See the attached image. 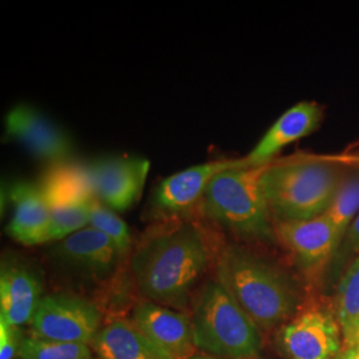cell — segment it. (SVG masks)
Segmentation results:
<instances>
[{
	"label": "cell",
	"instance_id": "1",
	"mask_svg": "<svg viewBox=\"0 0 359 359\" xmlns=\"http://www.w3.org/2000/svg\"><path fill=\"white\" fill-rule=\"evenodd\" d=\"M209 264L205 237L192 222H177L147 237L130 261L147 301L182 310Z\"/></svg>",
	"mask_w": 359,
	"mask_h": 359
},
{
	"label": "cell",
	"instance_id": "2",
	"mask_svg": "<svg viewBox=\"0 0 359 359\" xmlns=\"http://www.w3.org/2000/svg\"><path fill=\"white\" fill-rule=\"evenodd\" d=\"M216 280L262 330L290 321L299 306L297 286L285 271L238 246L224 249Z\"/></svg>",
	"mask_w": 359,
	"mask_h": 359
},
{
	"label": "cell",
	"instance_id": "3",
	"mask_svg": "<svg viewBox=\"0 0 359 359\" xmlns=\"http://www.w3.org/2000/svg\"><path fill=\"white\" fill-rule=\"evenodd\" d=\"M342 181L335 163L318 157L271 161L262 168L261 189L274 222L325 215Z\"/></svg>",
	"mask_w": 359,
	"mask_h": 359
},
{
	"label": "cell",
	"instance_id": "4",
	"mask_svg": "<svg viewBox=\"0 0 359 359\" xmlns=\"http://www.w3.org/2000/svg\"><path fill=\"white\" fill-rule=\"evenodd\" d=\"M264 167L231 168L212 180L198 204L204 217L252 241L277 240L276 224L261 189Z\"/></svg>",
	"mask_w": 359,
	"mask_h": 359
},
{
	"label": "cell",
	"instance_id": "5",
	"mask_svg": "<svg viewBox=\"0 0 359 359\" xmlns=\"http://www.w3.org/2000/svg\"><path fill=\"white\" fill-rule=\"evenodd\" d=\"M197 348L215 357L256 358L262 346L259 329L217 280L203 286L193 304Z\"/></svg>",
	"mask_w": 359,
	"mask_h": 359
},
{
	"label": "cell",
	"instance_id": "6",
	"mask_svg": "<svg viewBox=\"0 0 359 359\" xmlns=\"http://www.w3.org/2000/svg\"><path fill=\"white\" fill-rule=\"evenodd\" d=\"M102 317L90 302L71 295L41 297L29 322V337L90 345L100 332Z\"/></svg>",
	"mask_w": 359,
	"mask_h": 359
},
{
	"label": "cell",
	"instance_id": "7",
	"mask_svg": "<svg viewBox=\"0 0 359 359\" xmlns=\"http://www.w3.org/2000/svg\"><path fill=\"white\" fill-rule=\"evenodd\" d=\"M277 341L287 359H335L344 348L337 317L321 308L295 314L281 327Z\"/></svg>",
	"mask_w": 359,
	"mask_h": 359
},
{
	"label": "cell",
	"instance_id": "8",
	"mask_svg": "<svg viewBox=\"0 0 359 359\" xmlns=\"http://www.w3.org/2000/svg\"><path fill=\"white\" fill-rule=\"evenodd\" d=\"M132 322L163 359H191L198 350L192 318L179 310L144 301L133 309Z\"/></svg>",
	"mask_w": 359,
	"mask_h": 359
},
{
	"label": "cell",
	"instance_id": "9",
	"mask_svg": "<svg viewBox=\"0 0 359 359\" xmlns=\"http://www.w3.org/2000/svg\"><path fill=\"white\" fill-rule=\"evenodd\" d=\"M151 163L140 157H104L88 165L95 197L116 213L128 210L142 196Z\"/></svg>",
	"mask_w": 359,
	"mask_h": 359
},
{
	"label": "cell",
	"instance_id": "10",
	"mask_svg": "<svg viewBox=\"0 0 359 359\" xmlns=\"http://www.w3.org/2000/svg\"><path fill=\"white\" fill-rule=\"evenodd\" d=\"M6 133L28 152L53 164L67 163L74 154V145L65 130L26 104L16 105L7 114Z\"/></svg>",
	"mask_w": 359,
	"mask_h": 359
},
{
	"label": "cell",
	"instance_id": "11",
	"mask_svg": "<svg viewBox=\"0 0 359 359\" xmlns=\"http://www.w3.org/2000/svg\"><path fill=\"white\" fill-rule=\"evenodd\" d=\"M276 224V236L304 269H320L333 258L339 241L333 224L325 215L301 221Z\"/></svg>",
	"mask_w": 359,
	"mask_h": 359
},
{
	"label": "cell",
	"instance_id": "12",
	"mask_svg": "<svg viewBox=\"0 0 359 359\" xmlns=\"http://www.w3.org/2000/svg\"><path fill=\"white\" fill-rule=\"evenodd\" d=\"M248 164L246 158L216 160L184 169L163 180L154 193V205L169 215L187 213L198 206L209 182L221 172Z\"/></svg>",
	"mask_w": 359,
	"mask_h": 359
},
{
	"label": "cell",
	"instance_id": "13",
	"mask_svg": "<svg viewBox=\"0 0 359 359\" xmlns=\"http://www.w3.org/2000/svg\"><path fill=\"white\" fill-rule=\"evenodd\" d=\"M41 299L36 271L19 259H4L0 271V320L20 327L29 323Z\"/></svg>",
	"mask_w": 359,
	"mask_h": 359
},
{
	"label": "cell",
	"instance_id": "14",
	"mask_svg": "<svg viewBox=\"0 0 359 359\" xmlns=\"http://www.w3.org/2000/svg\"><path fill=\"white\" fill-rule=\"evenodd\" d=\"M323 112L317 103L301 102L289 108L268 129L245 158L250 167H265L292 142L313 133L321 124Z\"/></svg>",
	"mask_w": 359,
	"mask_h": 359
},
{
	"label": "cell",
	"instance_id": "15",
	"mask_svg": "<svg viewBox=\"0 0 359 359\" xmlns=\"http://www.w3.org/2000/svg\"><path fill=\"white\" fill-rule=\"evenodd\" d=\"M56 253L67 265L96 277L112 273L123 256L107 236L92 226L60 241L56 246Z\"/></svg>",
	"mask_w": 359,
	"mask_h": 359
},
{
	"label": "cell",
	"instance_id": "16",
	"mask_svg": "<svg viewBox=\"0 0 359 359\" xmlns=\"http://www.w3.org/2000/svg\"><path fill=\"white\" fill-rule=\"evenodd\" d=\"M13 215L7 225V234L26 246L46 244L51 218V206L47 204L39 185L16 182L11 188Z\"/></svg>",
	"mask_w": 359,
	"mask_h": 359
},
{
	"label": "cell",
	"instance_id": "17",
	"mask_svg": "<svg viewBox=\"0 0 359 359\" xmlns=\"http://www.w3.org/2000/svg\"><path fill=\"white\" fill-rule=\"evenodd\" d=\"M39 188L51 208L87 204L96 198L88 165L55 164L44 175Z\"/></svg>",
	"mask_w": 359,
	"mask_h": 359
},
{
	"label": "cell",
	"instance_id": "18",
	"mask_svg": "<svg viewBox=\"0 0 359 359\" xmlns=\"http://www.w3.org/2000/svg\"><path fill=\"white\" fill-rule=\"evenodd\" d=\"M90 346L99 359H163L133 322L124 320L102 327Z\"/></svg>",
	"mask_w": 359,
	"mask_h": 359
},
{
	"label": "cell",
	"instance_id": "19",
	"mask_svg": "<svg viewBox=\"0 0 359 359\" xmlns=\"http://www.w3.org/2000/svg\"><path fill=\"white\" fill-rule=\"evenodd\" d=\"M335 317L342 330L344 347L359 341V256L342 274L335 293Z\"/></svg>",
	"mask_w": 359,
	"mask_h": 359
},
{
	"label": "cell",
	"instance_id": "20",
	"mask_svg": "<svg viewBox=\"0 0 359 359\" xmlns=\"http://www.w3.org/2000/svg\"><path fill=\"white\" fill-rule=\"evenodd\" d=\"M359 215V176L342 179L333 201L325 216L329 218L337 231L339 246L348 228Z\"/></svg>",
	"mask_w": 359,
	"mask_h": 359
},
{
	"label": "cell",
	"instance_id": "21",
	"mask_svg": "<svg viewBox=\"0 0 359 359\" xmlns=\"http://www.w3.org/2000/svg\"><path fill=\"white\" fill-rule=\"evenodd\" d=\"M18 358L20 359H93L90 345L68 344L25 337Z\"/></svg>",
	"mask_w": 359,
	"mask_h": 359
},
{
	"label": "cell",
	"instance_id": "22",
	"mask_svg": "<svg viewBox=\"0 0 359 359\" xmlns=\"http://www.w3.org/2000/svg\"><path fill=\"white\" fill-rule=\"evenodd\" d=\"M90 226L102 231L107 236L121 255H126L132 244L128 225L117 216L115 210L103 204L100 200L93 198L90 204Z\"/></svg>",
	"mask_w": 359,
	"mask_h": 359
},
{
	"label": "cell",
	"instance_id": "23",
	"mask_svg": "<svg viewBox=\"0 0 359 359\" xmlns=\"http://www.w3.org/2000/svg\"><path fill=\"white\" fill-rule=\"evenodd\" d=\"M88 204L90 203L51 208V218L46 236V243L63 241L71 234L90 226Z\"/></svg>",
	"mask_w": 359,
	"mask_h": 359
},
{
	"label": "cell",
	"instance_id": "24",
	"mask_svg": "<svg viewBox=\"0 0 359 359\" xmlns=\"http://www.w3.org/2000/svg\"><path fill=\"white\" fill-rule=\"evenodd\" d=\"M25 337L20 327L0 320V359H15Z\"/></svg>",
	"mask_w": 359,
	"mask_h": 359
},
{
	"label": "cell",
	"instance_id": "25",
	"mask_svg": "<svg viewBox=\"0 0 359 359\" xmlns=\"http://www.w3.org/2000/svg\"><path fill=\"white\" fill-rule=\"evenodd\" d=\"M338 252H341L345 257L348 255H358L359 256V215L353 221L351 226L348 228Z\"/></svg>",
	"mask_w": 359,
	"mask_h": 359
},
{
	"label": "cell",
	"instance_id": "26",
	"mask_svg": "<svg viewBox=\"0 0 359 359\" xmlns=\"http://www.w3.org/2000/svg\"><path fill=\"white\" fill-rule=\"evenodd\" d=\"M325 157V156H323ZM326 160L332 163H350V164H357L359 165V154H344V156H332V157H325Z\"/></svg>",
	"mask_w": 359,
	"mask_h": 359
},
{
	"label": "cell",
	"instance_id": "27",
	"mask_svg": "<svg viewBox=\"0 0 359 359\" xmlns=\"http://www.w3.org/2000/svg\"><path fill=\"white\" fill-rule=\"evenodd\" d=\"M335 359H359V341L354 346L344 347Z\"/></svg>",
	"mask_w": 359,
	"mask_h": 359
},
{
	"label": "cell",
	"instance_id": "28",
	"mask_svg": "<svg viewBox=\"0 0 359 359\" xmlns=\"http://www.w3.org/2000/svg\"><path fill=\"white\" fill-rule=\"evenodd\" d=\"M16 359H20V358H16Z\"/></svg>",
	"mask_w": 359,
	"mask_h": 359
}]
</instances>
